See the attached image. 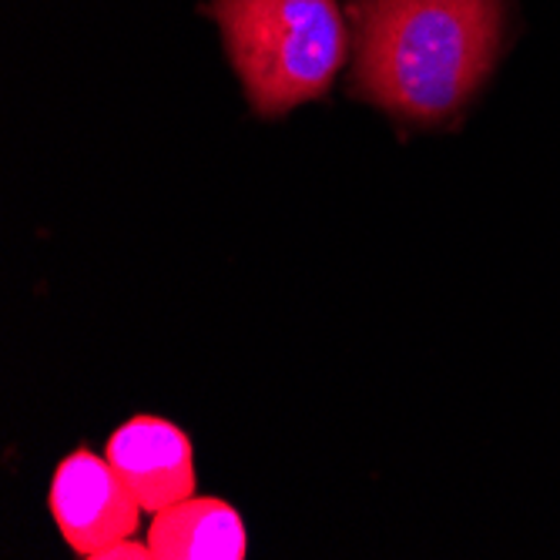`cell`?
<instances>
[{"label":"cell","instance_id":"5","mask_svg":"<svg viewBox=\"0 0 560 560\" xmlns=\"http://www.w3.org/2000/svg\"><path fill=\"white\" fill-rule=\"evenodd\" d=\"M155 560H242L245 527L219 497H188L155 514L148 527Z\"/></svg>","mask_w":560,"mask_h":560},{"label":"cell","instance_id":"3","mask_svg":"<svg viewBox=\"0 0 560 560\" xmlns=\"http://www.w3.org/2000/svg\"><path fill=\"white\" fill-rule=\"evenodd\" d=\"M47 503L68 547L91 560L105 547L128 540L144 511L112 460H101L91 450H74L58 467Z\"/></svg>","mask_w":560,"mask_h":560},{"label":"cell","instance_id":"4","mask_svg":"<svg viewBox=\"0 0 560 560\" xmlns=\"http://www.w3.org/2000/svg\"><path fill=\"white\" fill-rule=\"evenodd\" d=\"M108 460L148 514L195 493L191 440L162 417H135L108 440Z\"/></svg>","mask_w":560,"mask_h":560},{"label":"cell","instance_id":"6","mask_svg":"<svg viewBox=\"0 0 560 560\" xmlns=\"http://www.w3.org/2000/svg\"><path fill=\"white\" fill-rule=\"evenodd\" d=\"M112 557H131V560H151L155 557V550H151V544H135L131 537L128 540H118V544H112V547H105L101 550L94 560H112Z\"/></svg>","mask_w":560,"mask_h":560},{"label":"cell","instance_id":"1","mask_svg":"<svg viewBox=\"0 0 560 560\" xmlns=\"http://www.w3.org/2000/svg\"><path fill=\"white\" fill-rule=\"evenodd\" d=\"M355 94L402 121H446L490 78L503 0H355Z\"/></svg>","mask_w":560,"mask_h":560},{"label":"cell","instance_id":"2","mask_svg":"<svg viewBox=\"0 0 560 560\" xmlns=\"http://www.w3.org/2000/svg\"><path fill=\"white\" fill-rule=\"evenodd\" d=\"M232 68L259 115L323 97L346 61L339 0H212Z\"/></svg>","mask_w":560,"mask_h":560}]
</instances>
